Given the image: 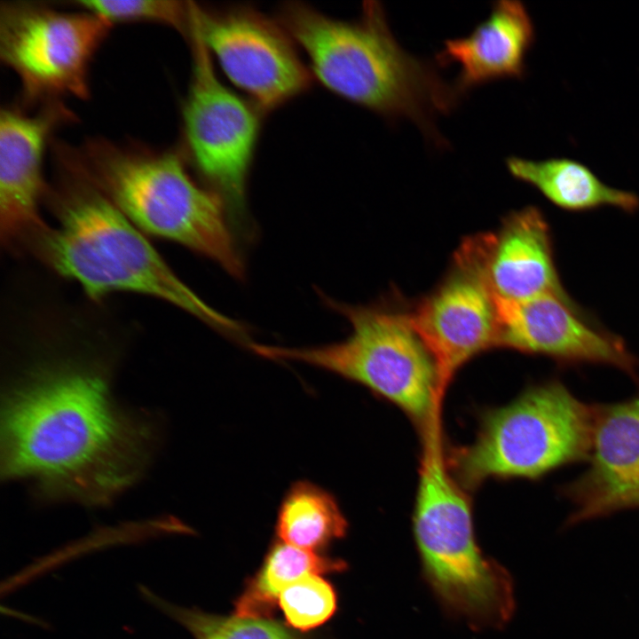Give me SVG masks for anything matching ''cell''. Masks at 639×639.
Wrapping results in <instances>:
<instances>
[{
  "mask_svg": "<svg viewBox=\"0 0 639 639\" xmlns=\"http://www.w3.org/2000/svg\"><path fill=\"white\" fill-rule=\"evenodd\" d=\"M588 466L564 492L574 525L639 507V396L595 406Z\"/></svg>",
  "mask_w": 639,
  "mask_h": 639,
  "instance_id": "5bb4252c",
  "label": "cell"
},
{
  "mask_svg": "<svg viewBox=\"0 0 639 639\" xmlns=\"http://www.w3.org/2000/svg\"><path fill=\"white\" fill-rule=\"evenodd\" d=\"M405 313L435 361L444 393L461 367L497 347L494 294L469 237L441 283Z\"/></svg>",
  "mask_w": 639,
  "mask_h": 639,
  "instance_id": "8fae6325",
  "label": "cell"
},
{
  "mask_svg": "<svg viewBox=\"0 0 639 639\" xmlns=\"http://www.w3.org/2000/svg\"><path fill=\"white\" fill-rule=\"evenodd\" d=\"M1 415V469L43 498L111 501L142 474L157 431L122 407L107 373L75 360L36 365L9 384Z\"/></svg>",
  "mask_w": 639,
  "mask_h": 639,
  "instance_id": "6da1fadb",
  "label": "cell"
},
{
  "mask_svg": "<svg viewBox=\"0 0 639 639\" xmlns=\"http://www.w3.org/2000/svg\"><path fill=\"white\" fill-rule=\"evenodd\" d=\"M322 298L349 321L346 339L312 347L254 342L247 347L271 360L304 363L360 383L399 406L421 429L440 414L444 392L435 361L405 312Z\"/></svg>",
  "mask_w": 639,
  "mask_h": 639,
  "instance_id": "8992f818",
  "label": "cell"
},
{
  "mask_svg": "<svg viewBox=\"0 0 639 639\" xmlns=\"http://www.w3.org/2000/svg\"><path fill=\"white\" fill-rule=\"evenodd\" d=\"M60 185L47 195L58 219L30 252L93 299L132 292L166 301L237 343L248 331L205 303L171 270L145 233L75 165L59 161Z\"/></svg>",
  "mask_w": 639,
  "mask_h": 639,
  "instance_id": "7a4b0ae2",
  "label": "cell"
},
{
  "mask_svg": "<svg viewBox=\"0 0 639 639\" xmlns=\"http://www.w3.org/2000/svg\"><path fill=\"white\" fill-rule=\"evenodd\" d=\"M470 239L496 296L522 300L551 295L576 304L560 281L549 227L538 208L513 212L496 232Z\"/></svg>",
  "mask_w": 639,
  "mask_h": 639,
  "instance_id": "9a60e30c",
  "label": "cell"
},
{
  "mask_svg": "<svg viewBox=\"0 0 639 639\" xmlns=\"http://www.w3.org/2000/svg\"><path fill=\"white\" fill-rule=\"evenodd\" d=\"M497 347L544 355L562 363L612 366L636 376L638 361L624 342L592 326L578 304L542 295L522 300L494 295Z\"/></svg>",
  "mask_w": 639,
  "mask_h": 639,
  "instance_id": "4fadbf2b",
  "label": "cell"
},
{
  "mask_svg": "<svg viewBox=\"0 0 639 639\" xmlns=\"http://www.w3.org/2000/svg\"><path fill=\"white\" fill-rule=\"evenodd\" d=\"M62 101L40 105L28 113L21 106L0 112V236L10 250L30 251L49 225L40 214L47 195L43 159L53 131L74 121Z\"/></svg>",
  "mask_w": 639,
  "mask_h": 639,
  "instance_id": "7c38bea8",
  "label": "cell"
},
{
  "mask_svg": "<svg viewBox=\"0 0 639 639\" xmlns=\"http://www.w3.org/2000/svg\"><path fill=\"white\" fill-rule=\"evenodd\" d=\"M167 610L196 639H295L285 627L267 617H223L170 606Z\"/></svg>",
  "mask_w": 639,
  "mask_h": 639,
  "instance_id": "44dd1931",
  "label": "cell"
},
{
  "mask_svg": "<svg viewBox=\"0 0 639 639\" xmlns=\"http://www.w3.org/2000/svg\"><path fill=\"white\" fill-rule=\"evenodd\" d=\"M75 6L104 19L112 26L123 22H154L177 29L185 37L191 24V2L171 0H79Z\"/></svg>",
  "mask_w": 639,
  "mask_h": 639,
  "instance_id": "ffe728a7",
  "label": "cell"
},
{
  "mask_svg": "<svg viewBox=\"0 0 639 639\" xmlns=\"http://www.w3.org/2000/svg\"><path fill=\"white\" fill-rule=\"evenodd\" d=\"M187 41L192 74L182 108L185 150L199 175L242 217L246 188L260 130L257 107L217 77L211 55L193 21Z\"/></svg>",
  "mask_w": 639,
  "mask_h": 639,
  "instance_id": "9c48e42d",
  "label": "cell"
},
{
  "mask_svg": "<svg viewBox=\"0 0 639 639\" xmlns=\"http://www.w3.org/2000/svg\"><path fill=\"white\" fill-rule=\"evenodd\" d=\"M342 561L317 555L283 541L270 550L264 564L237 600L235 614L265 617L278 601L281 591L307 574L340 571Z\"/></svg>",
  "mask_w": 639,
  "mask_h": 639,
  "instance_id": "d6986e66",
  "label": "cell"
},
{
  "mask_svg": "<svg viewBox=\"0 0 639 639\" xmlns=\"http://www.w3.org/2000/svg\"><path fill=\"white\" fill-rule=\"evenodd\" d=\"M347 527L335 497L308 480L293 483L278 509V537L297 548L313 551L343 537Z\"/></svg>",
  "mask_w": 639,
  "mask_h": 639,
  "instance_id": "ac0fdd59",
  "label": "cell"
},
{
  "mask_svg": "<svg viewBox=\"0 0 639 639\" xmlns=\"http://www.w3.org/2000/svg\"><path fill=\"white\" fill-rule=\"evenodd\" d=\"M510 174L540 191L556 206L570 211L614 207L626 212L639 208V197L602 182L585 164L570 158L533 161L511 156Z\"/></svg>",
  "mask_w": 639,
  "mask_h": 639,
  "instance_id": "e0dca14e",
  "label": "cell"
},
{
  "mask_svg": "<svg viewBox=\"0 0 639 639\" xmlns=\"http://www.w3.org/2000/svg\"><path fill=\"white\" fill-rule=\"evenodd\" d=\"M422 434L414 530L426 574L456 611L477 620L505 621L514 606L511 582L476 543L470 505L445 456L440 422Z\"/></svg>",
  "mask_w": 639,
  "mask_h": 639,
  "instance_id": "5b68a950",
  "label": "cell"
},
{
  "mask_svg": "<svg viewBox=\"0 0 639 639\" xmlns=\"http://www.w3.org/2000/svg\"><path fill=\"white\" fill-rule=\"evenodd\" d=\"M279 23L330 91L382 115L410 119L443 144L435 116L450 112L461 94L432 65L401 47L379 2H365L359 18L351 21L290 2L280 8Z\"/></svg>",
  "mask_w": 639,
  "mask_h": 639,
  "instance_id": "3957f363",
  "label": "cell"
},
{
  "mask_svg": "<svg viewBox=\"0 0 639 639\" xmlns=\"http://www.w3.org/2000/svg\"><path fill=\"white\" fill-rule=\"evenodd\" d=\"M111 27L83 10L2 3L0 59L20 80L24 104L87 99L90 67Z\"/></svg>",
  "mask_w": 639,
  "mask_h": 639,
  "instance_id": "ba28073f",
  "label": "cell"
},
{
  "mask_svg": "<svg viewBox=\"0 0 639 639\" xmlns=\"http://www.w3.org/2000/svg\"><path fill=\"white\" fill-rule=\"evenodd\" d=\"M594 415L595 406L559 381L533 386L488 413L474 442L452 451L448 466L466 486L494 477H540L588 459Z\"/></svg>",
  "mask_w": 639,
  "mask_h": 639,
  "instance_id": "52a82bcc",
  "label": "cell"
},
{
  "mask_svg": "<svg viewBox=\"0 0 639 639\" xmlns=\"http://www.w3.org/2000/svg\"><path fill=\"white\" fill-rule=\"evenodd\" d=\"M278 603L290 626L308 630L322 625L334 614L336 597L327 580L312 573L286 587Z\"/></svg>",
  "mask_w": 639,
  "mask_h": 639,
  "instance_id": "7402d4cb",
  "label": "cell"
},
{
  "mask_svg": "<svg viewBox=\"0 0 639 639\" xmlns=\"http://www.w3.org/2000/svg\"><path fill=\"white\" fill-rule=\"evenodd\" d=\"M534 40L535 28L523 3L502 0L468 36L446 40L436 59L459 67L454 86L462 95L491 81L522 78Z\"/></svg>",
  "mask_w": 639,
  "mask_h": 639,
  "instance_id": "2e32d148",
  "label": "cell"
},
{
  "mask_svg": "<svg viewBox=\"0 0 639 639\" xmlns=\"http://www.w3.org/2000/svg\"><path fill=\"white\" fill-rule=\"evenodd\" d=\"M193 17L211 57L257 108L272 110L309 88L310 73L279 21L248 6L211 10L193 3Z\"/></svg>",
  "mask_w": 639,
  "mask_h": 639,
  "instance_id": "30bf717a",
  "label": "cell"
},
{
  "mask_svg": "<svg viewBox=\"0 0 639 639\" xmlns=\"http://www.w3.org/2000/svg\"><path fill=\"white\" fill-rule=\"evenodd\" d=\"M67 153L144 233L178 243L232 277L244 278L225 201L192 178L178 152L98 138Z\"/></svg>",
  "mask_w": 639,
  "mask_h": 639,
  "instance_id": "277c9868",
  "label": "cell"
}]
</instances>
